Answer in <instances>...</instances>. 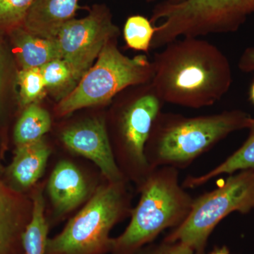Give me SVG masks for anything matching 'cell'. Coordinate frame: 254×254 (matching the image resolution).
I'll return each instance as SVG.
<instances>
[{"mask_svg":"<svg viewBox=\"0 0 254 254\" xmlns=\"http://www.w3.org/2000/svg\"><path fill=\"white\" fill-rule=\"evenodd\" d=\"M155 55L150 85L163 103L192 109L211 106L232 83L231 65L213 43L182 38Z\"/></svg>","mask_w":254,"mask_h":254,"instance_id":"cell-1","label":"cell"},{"mask_svg":"<svg viewBox=\"0 0 254 254\" xmlns=\"http://www.w3.org/2000/svg\"><path fill=\"white\" fill-rule=\"evenodd\" d=\"M252 118L238 110L191 118L160 112L145 145V156L153 168L186 167L230 133L248 128Z\"/></svg>","mask_w":254,"mask_h":254,"instance_id":"cell-2","label":"cell"},{"mask_svg":"<svg viewBox=\"0 0 254 254\" xmlns=\"http://www.w3.org/2000/svg\"><path fill=\"white\" fill-rule=\"evenodd\" d=\"M139 189L129 225L113 240L114 254H134L165 229L180 226L194 200L180 185L178 170L173 167L153 168Z\"/></svg>","mask_w":254,"mask_h":254,"instance_id":"cell-3","label":"cell"},{"mask_svg":"<svg viewBox=\"0 0 254 254\" xmlns=\"http://www.w3.org/2000/svg\"><path fill=\"white\" fill-rule=\"evenodd\" d=\"M254 14V0L164 1L155 6L150 18L158 23L151 48H163L179 38L233 33Z\"/></svg>","mask_w":254,"mask_h":254,"instance_id":"cell-4","label":"cell"},{"mask_svg":"<svg viewBox=\"0 0 254 254\" xmlns=\"http://www.w3.org/2000/svg\"><path fill=\"white\" fill-rule=\"evenodd\" d=\"M131 210L125 180L108 181L61 233L48 239L46 254H101L112 250L110 230Z\"/></svg>","mask_w":254,"mask_h":254,"instance_id":"cell-5","label":"cell"},{"mask_svg":"<svg viewBox=\"0 0 254 254\" xmlns=\"http://www.w3.org/2000/svg\"><path fill=\"white\" fill-rule=\"evenodd\" d=\"M115 39L108 42L95 66L89 68L77 86L60 102L57 113L60 116L86 107L106 104L128 87L150 83L152 62L145 55L133 58L125 56L118 49Z\"/></svg>","mask_w":254,"mask_h":254,"instance_id":"cell-6","label":"cell"},{"mask_svg":"<svg viewBox=\"0 0 254 254\" xmlns=\"http://www.w3.org/2000/svg\"><path fill=\"white\" fill-rule=\"evenodd\" d=\"M254 206V170L229 177L216 190L193 200L188 216L165 240L181 242L203 254L209 235L232 212L247 213Z\"/></svg>","mask_w":254,"mask_h":254,"instance_id":"cell-7","label":"cell"},{"mask_svg":"<svg viewBox=\"0 0 254 254\" xmlns=\"http://www.w3.org/2000/svg\"><path fill=\"white\" fill-rule=\"evenodd\" d=\"M163 104L150 83H146L117 116L118 147L114 155L125 178L129 177L138 186L153 169L145 156V145Z\"/></svg>","mask_w":254,"mask_h":254,"instance_id":"cell-8","label":"cell"},{"mask_svg":"<svg viewBox=\"0 0 254 254\" xmlns=\"http://www.w3.org/2000/svg\"><path fill=\"white\" fill-rule=\"evenodd\" d=\"M119 33L109 11L101 6L86 17L73 18L64 25L55 39L71 68L73 82L81 80L105 45Z\"/></svg>","mask_w":254,"mask_h":254,"instance_id":"cell-9","label":"cell"},{"mask_svg":"<svg viewBox=\"0 0 254 254\" xmlns=\"http://www.w3.org/2000/svg\"><path fill=\"white\" fill-rule=\"evenodd\" d=\"M62 140L68 149L92 160L108 181L125 180L114 155L104 119L87 120L68 127L62 133Z\"/></svg>","mask_w":254,"mask_h":254,"instance_id":"cell-10","label":"cell"},{"mask_svg":"<svg viewBox=\"0 0 254 254\" xmlns=\"http://www.w3.org/2000/svg\"><path fill=\"white\" fill-rule=\"evenodd\" d=\"M48 194L57 215H63L77 208L86 199L88 185L79 169L63 160L55 167L48 185Z\"/></svg>","mask_w":254,"mask_h":254,"instance_id":"cell-11","label":"cell"},{"mask_svg":"<svg viewBox=\"0 0 254 254\" xmlns=\"http://www.w3.org/2000/svg\"><path fill=\"white\" fill-rule=\"evenodd\" d=\"M79 0H34L21 26L32 34L55 39L62 27L73 19Z\"/></svg>","mask_w":254,"mask_h":254,"instance_id":"cell-12","label":"cell"},{"mask_svg":"<svg viewBox=\"0 0 254 254\" xmlns=\"http://www.w3.org/2000/svg\"><path fill=\"white\" fill-rule=\"evenodd\" d=\"M51 154L44 138L29 144L16 146L8 175L15 187L26 190L34 185L43 175Z\"/></svg>","mask_w":254,"mask_h":254,"instance_id":"cell-13","label":"cell"},{"mask_svg":"<svg viewBox=\"0 0 254 254\" xmlns=\"http://www.w3.org/2000/svg\"><path fill=\"white\" fill-rule=\"evenodd\" d=\"M30 203L0 180V254H9L25 218H31Z\"/></svg>","mask_w":254,"mask_h":254,"instance_id":"cell-14","label":"cell"},{"mask_svg":"<svg viewBox=\"0 0 254 254\" xmlns=\"http://www.w3.org/2000/svg\"><path fill=\"white\" fill-rule=\"evenodd\" d=\"M11 33L15 55L22 68H41L52 60L63 59L56 39L37 36L21 26Z\"/></svg>","mask_w":254,"mask_h":254,"instance_id":"cell-15","label":"cell"},{"mask_svg":"<svg viewBox=\"0 0 254 254\" xmlns=\"http://www.w3.org/2000/svg\"><path fill=\"white\" fill-rule=\"evenodd\" d=\"M250 135L245 143L231 156L208 173L198 177H189L184 182L186 188H194L224 175L232 174L237 170H254V119L252 118L249 127Z\"/></svg>","mask_w":254,"mask_h":254,"instance_id":"cell-16","label":"cell"},{"mask_svg":"<svg viewBox=\"0 0 254 254\" xmlns=\"http://www.w3.org/2000/svg\"><path fill=\"white\" fill-rule=\"evenodd\" d=\"M51 127L48 112L33 103L28 105L14 128V141L16 146L29 144L43 138Z\"/></svg>","mask_w":254,"mask_h":254,"instance_id":"cell-17","label":"cell"},{"mask_svg":"<svg viewBox=\"0 0 254 254\" xmlns=\"http://www.w3.org/2000/svg\"><path fill=\"white\" fill-rule=\"evenodd\" d=\"M48 231L44 199L39 190L33 196L31 220L21 236L25 254H46Z\"/></svg>","mask_w":254,"mask_h":254,"instance_id":"cell-18","label":"cell"},{"mask_svg":"<svg viewBox=\"0 0 254 254\" xmlns=\"http://www.w3.org/2000/svg\"><path fill=\"white\" fill-rule=\"evenodd\" d=\"M155 26L141 15L130 16L124 27V36L127 46L131 49L148 53L154 38Z\"/></svg>","mask_w":254,"mask_h":254,"instance_id":"cell-19","label":"cell"},{"mask_svg":"<svg viewBox=\"0 0 254 254\" xmlns=\"http://www.w3.org/2000/svg\"><path fill=\"white\" fill-rule=\"evenodd\" d=\"M17 82L22 106L36 103L44 95L46 87L40 68H22L18 73Z\"/></svg>","mask_w":254,"mask_h":254,"instance_id":"cell-20","label":"cell"},{"mask_svg":"<svg viewBox=\"0 0 254 254\" xmlns=\"http://www.w3.org/2000/svg\"><path fill=\"white\" fill-rule=\"evenodd\" d=\"M34 0H0V28H13L22 24Z\"/></svg>","mask_w":254,"mask_h":254,"instance_id":"cell-21","label":"cell"},{"mask_svg":"<svg viewBox=\"0 0 254 254\" xmlns=\"http://www.w3.org/2000/svg\"><path fill=\"white\" fill-rule=\"evenodd\" d=\"M40 69L46 88L57 89L73 82L71 68L63 59L52 60Z\"/></svg>","mask_w":254,"mask_h":254,"instance_id":"cell-22","label":"cell"},{"mask_svg":"<svg viewBox=\"0 0 254 254\" xmlns=\"http://www.w3.org/2000/svg\"><path fill=\"white\" fill-rule=\"evenodd\" d=\"M138 254H195L190 247L181 242H168L164 240L163 243L150 247L144 252Z\"/></svg>","mask_w":254,"mask_h":254,"instance_id":"cell-23","label":"cell"},{"mask_svg":"<svg viewBox=\"0 0 254 254\" xmlns=\"http://www.w3.org/2000/svg\"><path fill=\"white\" fill-rule=\"evenodd\" d=\"M239 68L245 73L254 72V47L247 48L241 55Z\"/></svg>","mask_w":254,"mask_h":254,"instance_id":"cell-24","label":"cell"},{"mask_svg":"<svg viewBox=\"0 0 254 254\" xmlns=\"http://www.w3.org/2000/svg\"><path fill=\"white\" fill-rule=\"evenodd\" d=\"M5 76L4 58L2 50L0 48V108H1V99H2L3 88H4Z\"/></svg>","mask_w":254,"mask_h":254,"instance_id":"cell-25","label":"cell"},{"mask_svg":"<svg viewBox=\"0 0 254 254\" xmlns=\"http://www.w3.org/2000/svg\"><path fill=\"white\" fill-rule=\"evenodd\" d=\"M250 98L252 103L254 105V79L251 86L250 91Z\"/></svg>","mask_w":254,"mask_h":254,"instance_id":"cell-26","label":"cell"},{"mask_svg":"<svg viewBox=\"0 0 254 254\" xmlns=\"http://www.w3.org/2000/svg\"><path fill=\"white\" fill-rule=\"evenodd\" d=\"M211 254H229V252L228 250H227V248L224 247V248L219 249V250L214 251Z\"/></svg>","mask_w":254,"mask_h":254,"instance_id":"cell-27","label":"cell"},{"mask_svg":"<svg viewBox=\"0 0 254 254\" xmlns=\"http://www.w3.org/2000/svg\"><path fill=\"white\" fill-rule=\"evenodd\" d=\"M165 1H169L170 3H174V4H177V3L183 2L186 0H165Z\"/></svg>","mask_w":254,"mask_h":254,"instance_id":"cell-28","label":"cell"}]
</instances>
